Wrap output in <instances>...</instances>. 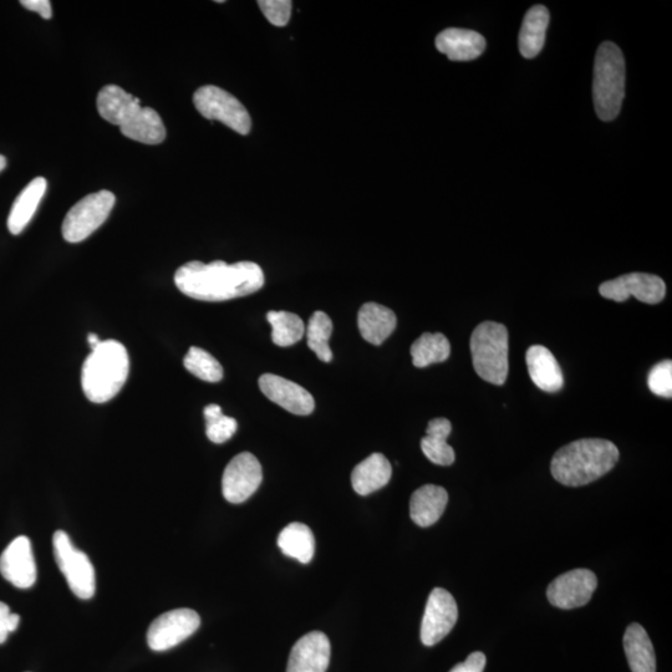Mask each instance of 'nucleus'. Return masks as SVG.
<instances>
[{
  "label": "nucleus",
  "instance_id": "cd10ccee",
  "mask_svg": "<svg viewBox=\"0 0 672 672\" xmlns=\"http://www.w3.org/2000/svg\"><path fill=\"white\" fill-rule=\"evenodd\" d=\"M450 354V341L441 333L422 334L411 346L412 363L420 369L432 364L444 363L450 358Z\"/></svg>",
  "mask_w": 672,
  "mask_h": 672
},
{
  "label": "nucleus",
  "instance_id": "f257e3e1",
  "mask_svg": "<svg viewBox=\"0 0 672 672\" xmlns=\"http://www.w3.org/2000/svg\"><path fill=\"white\" fill-rule=\"evenodd\" d=\"M177 288L187 297L202 302H224L247 297L264 285V273L257 263L223 261L183 264L175 274Z\"/></svg>",
  "mask_w": 672,
  "mask_h": 672
},
{
  "label": "nucleus",
  "instance_id": "c85d7f7f",
  "mask_svg": "<svg viewBox=\"0 0 672 672\" xmlns=\"http://www.w3.org/2000/svg\"><path fill=\"white\" fill-rule=\"evenodd\" d=\"M269 324L272 325L273 343L287 348L297 344L305 334V325L297 314L289 312H269L267 314Z\"/></svg>",
  "mask_w": 672,
  "mask_h": 672
},
{
  "label": "nucleus",
  "instance_id": "0eeeda50",
  "mask_svg": "<svg viewBox=\"0 0 672 672\" xmlns=\"http://www.w3.org/2000/svg\"><path fill=\"white\" fill-rule=\"evenodd\" d=\"M53 547L56 563L71 592L80 599L93 598L96 592V577L94 565L89 557L74 547L68 533L64 531L54 533Z\"/></svg>",
  "mask_w": 672,
  "mask_h": 672
},
{
  "label": "nucleus",
  "instance_id": "72a5a7b5",
  "mask_svg": "<svg viewBox=\"0 0 672 672\" xmlns=\"http://www.w3.org/2000/svg\"><path fill=\"white\" fill-rule=\"evenodd\" d=\"M264 17L276 27H285L292 15L293 3L290 0H259Z\"/></svg>",
  "mask_w": 672,
  "mask_h": 672
},
{
  "label": "nucleus",
  "instance_id": "f3484780",
  "mask_svg": "<svg viewBox=\"0 0 672 672\" xmlns=\"http://www.w3.org/2000/svg\"><path fill=\"white\" fill-rule=\"evenodd\" d=\"M332 655L328 636L313 631L300 638L290 653L287 672H327Z\"/></svg>",
  "mask_w": 672,
  "mask_h": 672
},
{
  "label": "nucleus",
  "instance_id": "dca6fc26",
  "mask_svg": "<svg viewBox=\"0 0 672 672\" xmlns=\"http://www.w3.org/2000/svg\"><path fill=\"white\" fill-rule=\"evenodd\" d=\"M259 388L274 404L294 415L307 416L315 409V401L309 391L282 376L264 374L259 378Z\"/></svg>",
  "mask_w": 672,
  "mask_h": 672
},
{
  "label": "nucleus",
  "instance_id": "7c9ffc66",
  "mask_svg": "<svg viewBox=\"0 0 672 672\" xmlns=\"http://www.w3.org/2000/svg\"><path fill=\"white\" fill-rule=\"evenodd\" d=\"M183 365L192 375L207 383H220L223 379V368L220 361L197 346H192L188 350Z\"/></svg>",
  "mask_w": 672,
  "mask_h": 672
},
{
  "label": "nucleus",
  "instance_id": "4be33fe9",
  "mask_svg": "<svg viewBox=\"0 0 672 672\" xmlns=\"http://www.w3.org/2000/svg\"><path fill=\"white\" fill-rule=\"evenodd\" d=\"M397 318L391 309L378 303H366L359 310L358 327L361 336L373 345H381L394 333Z\"/></svg>",
  "mask_w": 672,
  "mask_h": 672
},
{
  "label": "nucleus",
  "instance_id": "2f4dec72",
  "mask_svg": "<svg viewBox=\"0 0 672 672\" xmlns=\"http://www.w3.org/2000/svg\"><path fill=\"white\" fill-rule=\"evenodd\" d=\"M206 434L213 444H224L232 439L238 429L237 421L233 417L223 415L220 406L212 404L205 409Z\"/></svg>",
  "mask_w": 672,
  "mask_h": 672
},
{
  "label": "nucleus",
  "instance_id": "a211bd4d",
  "mask_svg": "<svg viewBox=\"0 0 672 672\" xmlns=\"http://www.w3.org/2000/svg\"><path fill=\"white\" fill-rule=\"evenodd\" d=\"M436 48L452 61H471L486 50V40L473 30L450 28L437 35Z\"/></svg>",
  "mask_w": 672,
  "mask_h": 672
},
{
  "label": "nucleus",
  "instance_id": "6e6552de",
  "mask_svg": "<svg viewBox=\"0 0 672 672\" xmlns=\"http://www.w3.org/2000/svg\"><path fill=\"white\" fill-rule=\"evenodd\" d=\"M116 197L110 191L91 193L76 203L63 222V237L66 242L80 243L89 238L96 229L108 220Z\"/></svg>",
  "mask_w": 672,
  "mask_h": 672
},
{
  "label": "nucleus",
  "instance_id": "393cba45",
  "mask_svg": "<svg viewBox=\"0 0 672 672\" xmlns=\"http://www.w3.org/2000/svg\"><path fill=\"white\" fill-rule=\"evenodd\" d=\"M624 650L633 672H656L653 643L640 624H631L625 631Z\"/></svg>",
  "mask_w": 672,
  "mask_h": 672
},
{
  "label": "nucleus",
  "instance_id": "aec40b11",
  "mask_svg": "<svg viewBox=\"0 0 672 672\" xmlns=\"http://www.w3.org/2000/svg\"><path fill=\"white\" fill-rule=\"evenodd\" d=\"M448 493L444 487L425 485L414 492L410 501V516L417 526L431 527L444 514Z\"/></svg>",
  "mask_w": 672,
  "mask_h": 672
},
{
  "label": "nucleus",
  "instance_id": "f704fd0d",
  "mask_svg": "<svg viewBox=\"0 0 672 672\" xmlns=\"http://www.w3.org/2000/svg\"><path fill=\"white\" fill-rule=\"evenodd\" d=\"M20 616L10 613L7 604L0 602V645L7 641L9 634L18 629Z\"/></svg>",
  "mask_w": 672,
  "mask_h": 672
},
{
  "label": "nucleus",
  "instance_id": "ddd939ff",
  "mask_svg": "<svg viewBox=\"0 0 672 672\" xmlns=\"http://www.w3.org/2000/svg\"><path fill=\"white\" fill-rule=\"evenodd\" d=\"M598 587L597 575L589 569H574L559 575L547 589L549 603L559 609L582 608Z\"/></svg>",
  "mask_w": 672,
  "mask_h": 672
},
{
  "label": "nucleus",
  "instance_id": "9d476101",
  "mask_svg": "<svg viewBox=\"0 0 672 672\" xmlns=\"http://www.w3.org/2000/svg\"><path fill=\"white\" fill-rule=\"evenodd\" d=\"M200 625L201 618L195 610H171L152 621L147 631V643L154 651L170 650L195 634Z\"/></svg>",
  "mask_w": 672,
  "mask_h": 672
},
{
  "label": "nucleus",
  "instance_id": "f03ea898",
  "mask_svg": "<svg viewBox=\"0 0 672 672\" xmlns=\"http://www.w3.org/2000/svg\"><path fill=\"white\" fill-rule=\"evenodd\" d=\"M619 461V450L612 441L583 439L560 448L554 455L551 471L563 486L589 485L612 471Z\"/></svg>",
  "mask_w": 672,
  "mask_h": 672
},
{
  "label": "nucleus",
  "instance_id": "c9c22d12",
  "mask_svg": "<svg viewBox=\"0 0 672 672\" xmlns=\"http://www.w3.org/2000/svg\"><path fill=\"white\" fill-rule=\"evenodd\" d=\"M485 666H486V656L483 653H480V651H477V653H473L468 658L466 661H463V663L458 664L453 668L450 672H483L485 671Z\"/></svg>",
  "mask_w": 672,
  "mask_h": 672
},
{
  "label": "nucleus",
  "instance_id": "412c9836",
  "mask_svg": "<svg viewBox=\"0 0 672 672\" xmlns=\"http://www.w3.org/2000/svg\"><path fill=\"white\" fill-rule=\"evenodd\" d=\"M392 467L383 453H373L351 473V483L356 493L368 496L381 490L391 480Z\"/></svg>",
  "mask_w": 672,
  "mask_h": 672
},
{
  "label": "nucleus",
  "instance_id": "c756f323",
  "mask_svg": "<svg viewBox=\"0 0 672 672\" xmlns=\"http://www.w3.org/2000/svg\"><path fill=\"white\" fill-rule=\"evenodd\" d=\"M332 333L333 322L329 315L324 312H315L308 324V346L324 363H330L333 360V351L329 346Z\"/></svg>",
  "mask_w": 672,
  "mask_h": 672
},
{
  "label": "nucleus",
  "instance_id": "5701e85b",
  "mask_svg": "<svg viewBox=\"0 0 672 672\" xmlns=\"http://www.w3.org/2000/svg\"><path fill=\"white\" fill-rule=\"evenodd\" d=\"M47 188V180L44 177H38L20 192L17 200L13 203L12 211L9 213L8 228L10 233L17 236L24 231L29 222L32 221L35 212H37Z\"/></svg>",
  "mask_w": 672,
  "mask_h": 672
},
{
  "label": "nucleus",
  "instance_id": "58836bf2",
  "mask_svg": "<svg viewBox=\"0 0 672 672\" xmlns=\"http://www.w3.org/2000/svg\"><path fill=\"white\" fill-rule=\"evenodd\" d=\"M5 167H7V160H5L4 156L0 155V172H2Z\"/></svg>",
  "mask_w": 672,
  "mask_h": 672
},
{
  "label": "nucleus",
  "instance_id": "b1692460",
  "mask_svg": "<svg viewBox=\"0 0 672 672\" xmlns=\"http://www.w3.org/2000/svg\"><path fill=\"white\" fill-rule=\"evenodd\" d=\"M549 12L544 5H534L523 19L519 33V52L527 59L536 58L546 43Z\"/></svg>",
  "mask_w": 672,
  "mask_h": 672
},
{
  "label": "nucleus",
  "instance_id": "9b49d317",
  "mask_svg": "<svg viewBox=\"0 0 672 672\" xmlns=\"http://www.w3.org/2000/svg\"><path fill=\"white\" fill-rule=\"evenodd\" d=\"M261 462L252 453H239L228 463L222 478L223 497L229 503L239 504L251 498L261 486Z\"/></svg>",
  "mask_w": 672,
  "mask_h": 672
},
{
  "label": "nucleus",
  "instance_id": "473e14b6",
  "mask_svg": "<svg viewBox=\"0 0 672 672\" xmlns=\"http://www.w3.org/2000/svg\"><path fill=\"white\" fill-rule=\"evenodd\" d=\"M648 386L653 394L671 399L672 397V363L671 360L661 361L651 369Z\"/></svg>",
  "mask_w": 672,
  "mask_h": 672
},
{
  "label": "nucleus",
  "instance_id": "20e7f679",
  "mask_svg": "<svg viewBox=\"0 0 672 672\" xmlns=\"http://www.w3.org/2000/svg\"><path fill=\"white\" fill-rule=\"evenodd\" d=\"M130 359L124 345L117 340L101 341L85 360L81 385L94 404H105L119 394L129 378Z\"/></svg>",
  "mask_w": 672,
  "mask_h": 672
},
{
  "label": "nucleus",
  "instance_id": "a878e982",
  "mask_svg": "<svg viewBox=\"0 0 672 672\" xmlns=\"http://www.w3.org/2000/svg\"><path fill=\"white\" fill-rule=\"evenodd\" d=\"M451 431V422L444 417L431 420L427 426L426 436L421 440V450L435 465L451 466L456 460L455 451L447 444Z\"/></svg>",
  "mask_w": 672,
  "mask_h": 672
},
{
  "label": "nucleus",
  "instance_id": "423d86ee",
  "mask_svg": "<svg viewBox=\"0 0 672 672\" xmlns=\"http://www.w3.org/2000/svg\"><path fill=\"white\" fill-rule=\"evenodd\" d=\"M508 330L503 324L485 322L471 336L473 368L481 379L503 385L508 378Z\"/></svg>",
  "mask_w": 672,
  "mask_h": 672
},
{
  "label": "nucleus",
  "instance_id": "4c0bfd02",
  "mask_svg": "<svg viewBox=\"0 0 672 672\" xmlns=\"http://www.w3.org/2000/svg\"><path fill=\"white\" fill-rule=\"evenodd\" d=\"M88 341H89L91 351L98 348V345L101 343V340L99 339V336L96 335V334H89Z\"/></svg>",
  "mask_w": 672,
  "mask_h": 672
},
{
  "label": "nucleus",
  "instance_id": "f8f14e48",
  "mask_svg": "<svg viewBox=\"0 0 672 672\" xmlns=\"http://www.w3.org/2000/svg\"><path fill=\"white\" fill-rule=\"evenodd\" d=\"M600 295L614 302H625L634 297L646 304L663 302L666 285L663 279L654 274L630 273L600 285Z\"/></svg>",
  "mask_w": 672,
  "mask_h": 672
},
{
  "label": "nucleus",
  "instance_id": "6ab92c4d",
  "mask_svg": "<svg viewBox=\"0 0 672 672\" xmlns=\"http://www.w3.org/2000/svg\"><path fill=\"white\" fill-rule=\"evenodd\" d=\"M529 376L537 388L546 392H558L564 386V376L556 356L546 346L533 345L527 350Z\"/></svg>",
  "mask_w": 672,
  "mask_h": 672
},
{
  "label": "nucleus",
  "instance_id": "e433bc0d",
  "mask_svg": "<svg viewBox=\"0 0 672 672\" xmlns=\"http://www.w3.org/2000/svg\"><path fill=\"white\" fill-rule=\"evenodd\" d=\"M20 4H22L25 9L39 13L44 19L52 18V3H50L49 0H23Z\"/></svg>",
  "mask_w": 672,
  "mask_h": 672
},
{
  "label": "nucleus",
  "instance_id": "1a4fd4ad",
  "mask_svg": "<svg viewBox=\"0 0 672 672\" xmlns=\"http://www.w3.org/2000/svg\"><path fill=\"white\" fill-rule=\"evenodd\" d=\"M193 103L203 117L221 121L239 135H248L252 120L241 101L217 86L206 85L193 95Z\"/></svg>",
  "mask_w": 672,
  "mask_h": 672
},
{
  "label": "nucleus",
  "instance_id": "4468645a",
  "mask_svg": "<svg viewBox=\"0 0 672 672\" xmlns=\"http://www.w3.org/2000/svg\"><path fill=\"white\" fill-rule=\"evenodd\" d=\"M458 619V607L451 593L442 588L432 590L421 624V641L434 646L451 633Z\"/></svg>",
  "mask_w": 672,
  "mask_h": 672
},
{
  "label": "nucleus",
  "instance_id": "bb28decb",
  "mask_svg": "<svg viewBox=\"0 0 672 672\" xmlns=\"http://www.w3.org/2000/svg\"><path fill=\"white\" fill-rule=\"evenodd\" d=\"M278 547L285 556L297 559L302 564L312 562L315 553V538L303 523H290L280 532Z\"/></svg>",
  "mask_w": 672,
  "mask_h": 672
},
{
  "label": "nucleus",
  "instance_id": "39448f33",
  "mask_svg": "<svg viewBox=\"0 0 672 672\" xmlns=\"http://www.w3.org/2000/svg\"><path fill=\"white\" fill-rule=\"evenodd\" d=\"M625 59L614 43H603L595 55L593 99L603 121L618 117L625 98Z\"/></svg>",
  "mask_w": 672,
  "mask_h": 672
},
{
  "label": "nucleus",
  "instance_id": "7ed1b4c3",
  "mask_svg": "<svg viewBox=\"0 0 672 672\" xmlns=\"http://www.w3.org/2000/svg\"><path fill=\"white\" fill-rule=\"evenodd\" d=\"M98 111L104 120L119 126L127 139L146 145L161 144L166 139V127L154 109L142 108L140 99L126 93L117 85H108L101 89Z\"/></svg>",
  "mask_w": 672,
  "mask_h": 672
},
{
  "label": "nucleus",
  "instance_id": "2eb2a0df",
  "mask_svg": "<svg viewBox=\"0 0 672 672\" xmlns=\"http://www.w3.org/2000/svg\"><path fill=\"white\" fill-rule=\"evenodd\" d=\"M0 573L5 580L19 589L32 588L37 582V564L28 537L15 538L5 548L0 556Z\"/></svg>",
  "mask_w": 672,
  "mask_h": 672
}]
</instances>
